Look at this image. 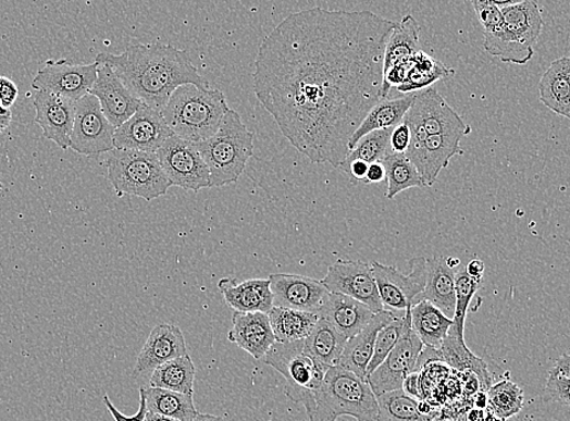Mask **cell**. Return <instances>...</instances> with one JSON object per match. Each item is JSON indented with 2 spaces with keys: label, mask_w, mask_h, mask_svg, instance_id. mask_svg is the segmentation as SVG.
<instances>
[{
  "label": "cell",
  "mask_w": 570,
  "mask_h": 421,
  "mask_svg": "<svg viewBox=\"0 0 570 421\" xmlns=\"http://www.w3.org/2000/svg\"><path fill=\"white\" fill-rule=\"evenodd\" d=\"M397 26L369 10L312 8L261 41L257 98L313 164L340 168L352 135L383 100L385 49Z\"/></svg>",
  "instance_id": "6da1fadb"
},
{
  "label": "cell",
  "mask_w": 570,
  "mask_h": 421,
  "mask_svg": "<svg viewBox=\"0 0 570 421\" xmlns=\"http://www.w3.org/2000/svg\"><path fill=\"white\" fill-rule=\"evenodd\" d=\"M97 62L112 67L136 99L160 112L178 87L194 84L209 89V82L194 65L189 52L162 41L131 46L120 55L101 52Z\"/></svg>",
  "instance_id": "7a4b0ae2"
},
{
  "label": "cell",
  "mask_w": 570,
  "mask_h": 421,
  "mask_svg": "<svg viewBox=\"0 0 570 421\" xmlns=\"http://www.w3.org/2000/svg\"><path fill=\"white\" fill-rule=\"evenodd\" d=\"M228 110L225 94L220 89L186 84L173 92L162 115L174 135L198 144L213 138Z\"/></svg>",
  "instance_id": "3957f363"
},
{
  "label": "cell",
  "mask_w": 570,
  "mask_h": 421,
  "mask_svg": "<svg viewBox=\"0 0 570 421\" xmlns=\"http://www.w3.org/2000/svg\"><path fill=\"white\" fill-rule=\"evenodd\" d=\"M210 173V187L236 184L255 153V133L228 110L213 138L196 144Z\"/></svg>",
  "instance_id": "277c9868"
},
{
  "label": "cell",
  "mask_w": 570,
  "mask_h": 421,
  "mask_svg": "<svg viewBox=\"0 0 570 421\" xmlns=\"http://www.w3.org/2000/svg\"><path fill=\"white\" fill-rule=\"evenodd\" d=\"M314 410L310 421H336L348 416L357 421H377V397L365 379L340 366L326 371L322 386L314 393Z\"/></svg>",
  "instance_id": "5b68a950"
},
{
  "label": "cell",
  "mask_w": 570,
  "mask_h": 421,
  "mask_svg": "<svg viewBox=\"0 0 570 421\" xmlns=\"http://www.w3.org/2000/svg\"><path fill=\"white\" fill-rule=\"evenodd\" d=\"M261 361L285 379V395L292 401L303 405L310 419L315 407L314 393L322 386L330 368L317 362L306 351L305 340L274 343Z\"/></svg>",
  "instance_id": "8992f818"
},
{
  "label": "cell",
  "mask_w": 570,
  "mask_h": 421,
  "mask_svg": "<svg viewBox=\"0 0 570 421\" xmlns=\"http://www.w3.org/2000/svg\"><path fill=\"white\" fill-rule=\"evenodd\" d=\"M115 194L141 197L147 202L172 187L156 153L114 149L106 160Z\"/></svg>",
  "instance_id": "52a82bcc"
},
{
  "label": "cell",
  "mask_w": 570,
  "mask_h": 421,
  "mask_svg": "<svg viewBox=\"0 0 570 421\" xmlns=\"http://www.w3.org/2000/svg\"><path fill=\"white\" fill-rule=\"evenodd\" d=\"M404 123L409 126L411 141H425L431 135L471 133V126L463 122L436 88L430 87L416 92V101Z\"/></svg>",
  "instance_id": "ba28073f"
},
{
  "label": "cell",
  "mask_w": 570,
  "mask_h": 421,
  "mask_svg": "<svg viewBox=\"0 0 570 421\" xmlns=\"http://www.w3.org/2000/svg\"><path fill=\"white\" fill-rule=\"evenodd\" d=\"M422 350L424 344L411 329V308H408L405 314V330L398 343L384 363L367 377L375 396L402 391L406 377L417 372Z\"/></svg>",
  "instance_id": "9c48e42d"
},
{
  "label": "cell",
  "mask_w": 570,
  "mask_h": 421,
  "mask_svg": "<svg viewBox=\"0 0 570 421\" xmlns=\"http://www.w3.org/2000/svg\"><path fill=\"white\" fill-rule=\"evenodd\" d=\"M428 259L419 257L409 261L410 273L405 275L394 267L372 264L380 299L388 311H406L424 293L428 278Z\"/></svg>",
  "instance_id": "30bf717a"
},
{
  "label": "cell",
  "mask_w": 570,
  "mask_h": 421,
  "mask_svg": "<svg viewBox=\"0 0 570 421\" xmlns=\"http://www.w3.org/2000/svg\"><path fill=\"white\" fill-rule=\"evenodd\" d=\"M156 154L172 186L196 194L210 187L209 168L196 144L173 135Z\"/></svg>",
  "instance_id": "8fae6325"
},
{
  "label": "cell",
  "mask_w": 570,
  "mask_h": 421,
  "mask_svg": "<svg viewBox=\"0 0 570 421\" xmlns=\"http://www.w3.org/2000/svg\"><path fill=\"white\" fill-rule=\"evenodd\" d=\"M115 126L104 117L100 102L88 94L76 102L71 149L84 156L110 153L114 150Z\"/></svg>",
  "instance_id": "7c38bea8"
},
{
  "label": "cell",
  "mask_w": 570,
  "mask_h": 421,
  "mask_svg": "<svg viewBox=\"0 0 570 421\" xmlns=\"http://www.w3.org/2000/svg\"><path fill=\"white\" fill-rule=\"evenodd\" d=\"M98 67L97 61L89 65H75L67 59L48 60L32 82V87L77 102L90 92L98 78Z\"/></svg>",
  "instance_id": "4fadbf2b"
},
{
  "label": "cell",
  "mask_w": 570,
  "mask_h": 421,
  "mask_svg": "<svg viewBox=\"0 0 570 421\" xmlns=\"http://www.w3.org/2000/svg\"><path fill=\"white\" fill-rule=\"evenodd\" d=\"M321 282L330 293L361 301L375 314L385 310L379 296L372 264L352 260L336 261L330 265Z\"/></svg>",
  "instance_id": "5bb4252c"
},
{
  "label": "cell",
  "mask_w": 570,
  "mask_h": 421,
  "mask_svg": "<svg viewBox=\"0 0 570 421\" xmlns=\"http://www.w3.org/2000/svg\"><path fill=\"white\" fill-rule=\"evenodd\" d=\"M173 135L162 112L142 102L133 117L115 131L114 149L157 153Z\"/></svg>",
  "instance_id": "9a60e30c"
},
{
  "label": "cell",
  "mask_w": 570,
  "mask_h": 421,
  "mask_svg": "<svg viewBox=\"0 0 570 421\" xmlns=\"http://www.w3.org/2000/svg\"><path fill=\"white\" fill-rule=\"evenodd\" d=\"M273 308L290 309L319 314L330 292L319 280L288 273H274L269 277Z\"/></svg>",
  "instance_id": "2e32d148"
},
{
  "label": "cell",
  "mask_w": 570,
  "mask_h": 421,
  "mask_svg": "<svg viewBox=\"0 0 570 421\" xmlns=\"http://www.w3.org/2000/svg\"><path fill=\"white\" fill-rule=\"evenodd\" d=\"M462 134L431 135L425 141H411L405 153L413 163L426 187L434 186L443 170L449 166L451 158L462 156Z\"/></svg>",
  "instance_id": "e0dca14e"
},
{
  "label": "cell",
  "mask_w": 570,
  "mask_h": 421,
  "mask_svg": "<svg viewBox=\"0 0 570 421\" xmlns=\"http://www.w3.org/2000/svg\"><path fill=\"white\" fill-rule=\"evenodd\" d=\"M89 94L99 100L104 117L115 128L129 121L142 103L106 63H99L98 78Z\"/></svg>",
  "instance_id": "ac0fdd59"
},
{
  "label": "cell",
  "mask_w": 570,
  "mask_h": 421,
  "mask_svg": "<svg viewBox=\"0 0 570 421\" xmlns=\"http://www.w3.org/2000/svg\"><path fill=\"white\" fill-rule=\"evenodd\" d=\"M36 123L44 131L46 139L54 141L60 149L69 150L76 102L46 90L35 95Z\"/></svg>",
  "instance_id": "d6986e66"
},
{
  "label": "cell",
  "mask_w": 570,
  "mask_h": 421,
  "mask_svg": "<svg viewBox=\"0 0 570 421\" xmlns=\"http://www.w3.org/2000/svg\"><path fill=\"white\" fill-rule=\"evenodd\" d=\"M185 355L187 345L182 330L174 324H158L137 357L134 375L152 374L158 367Z\"/></svg>",
  "instance_id": "ffe728a7"
},
{
  "label": "cell",
  "mask_w": 570,
  "mask_h": 421,
  "mask_svg": "<svg viewBox=\"0 0 570 421\" xmlns=\"http://www.w3.org/2000/svg\"><path fill=\"white\" fill-rule=\"evenodd\" d=\"M231 343L261 361L276 343L271 329L269 313L237 312L232 315V329L227 334Z\"/></svg>",
  "instance_id": "44dd1931"
},
{
  "label": "cell",
  "mask_w": 570,
  "mask_h": 421,
  "mask_svg": "<svg viewBox=\"0 0 570 421\" xmlns=\"http://www.w3.org/2000/svg\"><path fill=\"white\" fill-rule=\"evenodd\" d=\"M397 318L395 312L388 310L374 314L363 331L347 340L337 366L367 381V370L372 361L377 334Z\"/></svg>",
  "instance_id": "7402d4cb"
},
{
  "label": "cell",
  "mask_w": 570,
  "mask_h": 421,
  "mask_svg": "<svg viewBox=\"0 0 570 421\" xmlns=\"http://www.w3.org/2000/svg\"><path fill=\"white\" fill-rule=\"evenodd\" d=\"M374 314L363 302L333 293L319 312L320 319L331 323L347 340L363 331Z\"/></svg>",
  "instance_id": "603a6c76"
},
{
  "label": "cell",
  "mask_w": 570,
  "mask_h": 421,
  "mask_svg": "<svg viewBox=\"0 0 570 421\" xmlns=\"http://www.w3.org/2000/svg\"><path fill=\"white\" fill-rule=\"evenodd\" d=\"M218 288L228 307L237 312L269 313L273 309L270 280L255 278L238 283L235 278H223Z\"/></svg>",
  "instance_id": "cb8c5ba5"
},
{
  "label": "cell",
  "mask_w": 570,
  "mask_h": 421,
  "mask_svg": "<svg viewBox=\"0 0 570 421\" xmlns=\"http://www.w3.org/2000/svg\"><path fill=\"white\" fill-rule=\"evenodd\" d=\"M501 12L505 29L511 39L528 50H534L544 26L540 4L534 0L511 2L510 5L501 8Z\"/></svg>",
  "instance_id": "d4e9b609"
},
{
  "label": "cell",
  "mask_w": 570,
  "mask_h": 421,
  "mask_svg": "<svg viewBox=\"0 0 570 421\" xmlns=\"http://www.w3.org/2000/svg\"><path fill=\"white\" fill-rule=\"evenodd\" d=\"M428 278L420 300L435 305L447 318H454L457 307L456 275L458 269L448 265L447 258L437 256L428 260Z\"/></svg>",
  "instance_id": "484cf974"
},
{
  "label": "cell",
  "mask_w": 570,
  "mask_h": 421,
  "mask_svg": "<svg viewBox=\"0 0 570 421\" xmlns=\"http://www.w3.org/2000/svg\"><path fill=\"white\" fill-rule=\"evenodd\" d=\"M416 92L405 94L402 98L383 99L368 113L360 128L352 135L348 150L352 151L358 143L369 133L394 129L404 122L406 114L413 107ZM350 153V152H348Z\"/></svg>",
  "instance_id": "4316f807"
},
{
  "label": "cell",
  "mask_w": 570,
  "mask_h": 421,
  "mask_svg": "<svg viewBox=\"0 0 570 421\" xmlns=\"http://www.w3.org/2000/svg\"><path fill=\"white\" fill-rule=\"evenodd\" d=\"M540 94L548 110L570 120V58L550 63L540 82Z\"/></svg>",
  "instance_id": "83f0119b"
},
{
  "label": "cell",
  "mask_w": 570,
  "mask_h": 421,
  "mask_svg": "<svg viewBox=\"0 0 570 421\" xmlns=\"http://www.w3.org/2000/svg\"><path fill=\"white\" fill-rule=\"evenodd\" d=\"M443 363L461 373L471 372L479 377L481 392L487 393L493 386V376L480 357L473 355L469 349L463 334L449 330L445 343L441 349Z\"/></svg>",
  "instance_id": "f1b7e54d"
},
{
  "label": "cell",
  "mask_w": 570,
  "mask_h": 421,
  "mask_svg": "<svg viewBox=\"0 0 570 421\" xmlns=\"http://www.w3.org/2000/svg\"><path fill=\"white\" fill-rule=\"evenodd\" d=\"M451 325L453 320L426 300H420L411 307V329L421 343L431 349H441Z\"/></svg>",
  "instance_id": "f546056e"
},
{
  "label": "cell",
  "mask_w": 570,
  "mask_h": 421,
  "mask_svg": "<svg viewBox=\"0 0 570 421\" xmlns=\"http://www.w3.org/2000/svg\"><path fill=\"white\" fill-rule=\"evenodd\" d=\"M271 329L276 343L288 344L308 339L320 320L317 313L273 308L269 312Z\"/></svg>",
  "instance_id": "4dcf8cb0"
},
{
  "label": "cell",
  "mask_w": 570,
  "mask_h": 421,
  "mask_svg": "<svg viewBox=\"0 0 570 421\" xmlns=\"http://www.w3.org/2000/svg\"><path fill=\"white\" fill-rule=\"evenodd\" d=\"M347 339L333 325L322 319L317 322L305 349L313 359L326 368L337 366L344 352Z\"/></svg>",
  "instance_id": "1f68e13d"
},
{
  "label": "cell",
  "mask_w": 570,
  "mask_h": 421,
  "mask_svg": "<svg viewBox=\"0 0 570 421\" xmlns=\"http://www.w3.org/2000/svg\"><path fill=\"white\" fill-rule=\"evenodd\" d=\"M196 367L189 355L169 361L151 374L150 386L185 395H194Z\"/></svg>",
  "instance_id": "d6a6232c"
},
{
  "label": "cell",
  "mask_w": 570,
  "mask_h": 421,
  "mask_svg": "<svg viewBox=\"0 0 570 421\" xmlns=\"http://www.w3.org/2000/svg\"><path fill=\"white\" fill-rule=\"evenodd\" d=\"M149 412L178 421H195L198 416L194 395L178 394L158 387H145Z\"/></svg>",
  "instance_id": "836d02e7"
},
{
  "label": "cell",
  "mask_w": 570,
  "mask_h": 421,
  "mask_svg": "<svg viewBox=\"0 0 570 421\" xmlns=\"http://www.w3.org/2000/svg\"><path fill=\"white\" fill-rule=\"evenodd\" d=\"M420 51V25L414 16L406 15L389 36L384 58V73L397 63L413 58Z\"/></svg>",
  "instance_id": "e575fe53"
},
{
  "label": "cell",
  "mask_w": 570,
  "mask_h": 421,
  "mask_svg": "<svg viewBox=\"0 0 570 421\" xmlns=\"http://www.w3.org/2000/svg\"><path fill=\"white\" fill-rule=\"evenodd\" d=\"M454 75H456V71L420 50L411 58L407 79L397 90L404 94L418 92L434 87L436 82L448 79Z\"/></svg>",
  "instance_id": "d590c367"
},
{
  "label": "cell",
  "mask_w": 570,
  "mask_h": 421,
  "mask_svg": "<svg viewBox=\"0 0 570 421\" xmlns=\"http://www.w3.org/2000/svg\"><path fill=\"white\" fill-rule=\"evenodd\" d=\"M382 163L386 170V197L388 199H394L409 188L426 187L416 165L408 160L405 153H389Z\"/></svg>",
  "instance_id": "8d00e7d4"
},
{
  "label": "cell",
  "mask_w": 570,
  "mask_h": 421,
  "mask_svg": "<svg viewBox=\"0 0 570 421\" xmlns=\"http://www.w3.org/2000/svg\"><path fill=\"white\" fill-rule=\"evenodd\" d=\"M418 399L404 391L377 396V421H435L437 418L422 416L418 410Z\"/></svg>",
  "instance_id": "74e56055"
},
{
  "label": "cell",
  "mask_w": 570,
  "mask_h": 421,
  "mask_svg": "<svg viewBox=\"0 0 570 421\" xmlns=\"http://www.w3.org/2000/svg\"><path fill=\"white\" fill-rule=\"evenodd\" d=\"M488 409L501 420H508L519 414L523 408L522 388L511 381L494 384L487 392Z\"/></svg>",
  "instance_id": "f35d334b"
},
{
  "label": "cell",
  "mask_w": 570,
  "mask_h": 421,
  "mask_svg": "<svg viewBox=\"0 0 570 421\" xmlns=\"http://www.w3.org/2000/svg\"><path fill=\"white\" fill-rule=\"evenodd\" d=\"M394 129L369 133L348 153L345 162L358 160L369 165L383 162L389 153H393V150H391V135H393Z\"/></svg>",
  "instance_id": "ab89813d"
},
{
  "label": "cell",
  "mask_w": 570,
  "mask_h": 421,
  "mask_svg": "<svg viewBox=\"0 0 570 421\" xmlns=\"http://www.w3.org/2000/svg\"><path fill=\"white\" fill-rule=\"evenodd\" d=\"M481 282L469 276L466 267H460L456 275L457 307L454 313L451 330L463 334L466 332L467 315L474 294L478 293Z\"/></svg>",
  "instance_id": "60d3db41"
},
{
  "label": "cell",
  "mask_w": 570,
  "mask_h": 421,
  "mask_svg": "<svg viewBox=\"0 0 570 421\" xmlns=\"http://www.w3.org/2000/svg\"><path fill=\"white\" fill-rule=\"evenodd\" d=\"M405 314L386 325L385 329L379 332L375 342L374 354L371 363L368 366L367 377L371 375L380 364H383L387 356L393 351L398 343L400 335L405 330Z\"/></svg>",
  "instance_id": "b9f144b4"
},
{
  "label": "cell",
  "mask_w": 570,
  "mask_h": 421,
  "mask_svg": "<svg viewBox=\"0 0 570 421\" xmlns=\"http://www.w3.org/2000/svg\"><path fill=\"white\" fill-rule=\"evenodd\" d=\"M472 7L476 12L480 24L483 27V34H491L504 26V15L501 9L496 2H482V0H473Z\"/></svg>",
  "instance_id": "7bdbcfd3"
},
{
  "label": "cell",
  "mask_w": 570,
  "mask_h": 421,
  "mask_svg": "<svg viewBox=\"0 0 570 421\" xmlns=\"http://www.w3.org/2000/svg\"><path fill=\"white\" fill-rule=\"evenodd\" d=\"M546 393L552 401L570 407V379L548 372Z\"/></svg>",
  "instance_id": "ee69618b"
},
{
  "label": "cell",
  "mask_w": 570,
  "mask_h": 421,
  "mask_svg": "<svg viewBox=\"0 0 570 421\" xmlns=\"http://www.w3.org/2000/svg\"><path fill=\"white\" fill-rule=\"evenodd\" d=\"M103 404L106 408L109 409V412L112 414L114 421H146V416L147 413H149V409H147L145 387L140 388L139 410H137V413L132 417H126L122 414L120 410L115 408L113 404L110 401V397L108 395L103 397Z\"/></svg>",
  "instance_id": "f6af8a7d"
},
{
  "label": "cell",
  "mask_w": 570,
  "mask_h": 421,
  "mask_svg": "<svg viewBox=\"0 0 570 421\" xmlns=\"http://www.w3.org/2000/svg\"><path fill=\"white\" fill-rule=\"evenodd\" d=\"M411 143L409 126L404 122L396 126L391 135V150L395 153H406Z\"/></svg>",
  "instance_id": "bcb514c9"
},
{
  "label": "cell",
  "mask_w": 570,
  "mask_h": 421,
  "mask_svg": "<svg viewBox=\"0 0 570 421\" xmlns=\"http://www.w3.org/2000/svg\"><path fill=\"white\" fill-rule=\"evenodd\" d=\"M18 97L16 84L7 77H0V104L7 110L13 107Z\"/></svg>",
  "instance_id": "7dc6e473"
},
{
  "label": "cell",
  "mask_w": 570,
  "mask_h": 421,
  "mask_svg": "<svg viewBox=\"0 0 570 421\" xmlns=\"http://www.w3.org/2000/svg\"><path fill=\"white\" fill-rule=\"evenodd\" d=\"M369 164L363 161L344 162L340 170L350 175L357 182H365Z\"/></svg>",
  "instance_id": "c3c4849f"
},
{
  "label": "cell",
  "mask_w": 570,
  "mask_h": 421,
  "mask_svg": "<svg viewBox=\"0 0 570 421\" xmlns=\"http://www.w3.org/2000/svg\"><path fill=\"white\" fill-rule=\"evenodd\" d=\"M386 181V170L382 162H376L368 168L365 184H379Z\"/></svg>",
  "instance_id": "681fc988"
},
{
  "label": "cell",
  "mask_w": 570,
  "mask_h": 421,
  "mask_svg": "<svg viewBox=\"0 0 570 421\" xmlns=\"http://www.w3.org/2000/svg\"><path fill=\"white\" fill-rule=\"evenodd\" d=\"M402 391L410 397H413L420 401L421 399V393H420V373H411L406 377V381L404 383Z\"/></svg>",
  "instance_id": "f907efd6"
},
{
  "label": "cell",
  "mask_w": 570,
  "mask_h": 421,
  "mask_svg": "<svg viewBox=\"0 0 570 421\" xmlns=\"http://www.w3.org/2000/svg\"><path fill=\"white\" fill-rule=\"evenodd\" d=\"M550 373L562 375L570 379V355L565 354L555 362Z\"/></svg>",
  "instance_id": "816d5d0a"
},
{
  "label": "cell",
  "mask_w": 570,
  "mask_h": 421,
  "mask_svg": "<svg viewBox=\"0 0 570 421\" xmlns=\"http://www.w3.org/2000/svg\"><path fill=\"white\" fill-rule=\"evenodd\" d=\"M469 276L473 280L482 282L484 275V262L480 259H473L469 262V265L466 267Z\"/></svg>",
  "instance_id": "f5cc1de1"
},
{
  "label": "cell",
  "mask_w": 570,
  "mask_h": 421,
  "mask_svg": "<svg viewBox=\"0 0 570 421\" xmlns=\"http://www.w3.org/2000/svg\"><path fill=\"white\" fill-rule=\"evenodd\" d=\"M12 120V111L4 109L2 104H0V134H3L9 128Z\"/></svg>",
  "instance_id": "db71d44e"
},
{
  "label": "cell",
  "mask_w": 570,
  "mask_h": 421,
  "mask_svg": "<svg viewBox=\"0 0 570 421\" xmlns=\"http://www.w3.org/2000/svg\"><path fill=\"white\" fill-rule=\"evenodd\" d=\"M472 406L478 409L488 408L487 393L480 392L472 397Z\"/></svg>",
  "instance_id": "11a10c76"
},
{
  "label": "cell",
  "mask_w": 570,
  "mask_h": 421,
  "mask_svg": "<svg viewBox=\"0 0 570 421\" xmlns=\"http://www.w3.org/2000/svg\"><path fill=\"white\" fill-rule=\"evenodd\" d=\"M484 414L485 412L483 409L472 408L471 410H469L467 420L468 421H483Z\"/></svg>",
  "instance_id": "9f6ffc18"
},
{
  "label": "cell",
  "mask_w": 570,
  "mask_h": 421,
  "mask_svg": "<svg viewBox=\"0 0 570 421\" xmlns=\"http://www.w3.org/2000/svg\"><path fill=\"white\" fill-rule=\"evenodd\" d=\"M146 421H178V420L149 412L146 416Z\"/></svg>",
  "instance_id": "6f0895ef"
},
{
  "label": "cell",
  "mask_w": 570,
  "mask_h": 421,
  "mask_svg": "<svg viewBox=\"0 0 570 421\" xmlns=\"http://www.w3.org/2000/svg\"><path fill=\"white\" fill-rule=\"evenodd\" d=\"M195 421H226L223 417H215L210 414H200L198 413Z\"/></svg>",
  "instance_id": "680465c9"
},
{
  "label": "cell",
  "mask_w": 570,
  "mask_h": 421,
  "mask_svg": "<svg viewBox=\"0 0 570 421\" xmlns=\"http://www.w3.org/2000/svg\"><path fill=\"white\" fill-rule=\"evenodd\" d=\"M435 421H459V420L457 419L456 420H443V419L437 418Z\"/></svg>",
  "instance_id": "91938a15"
},
{
  "label": "cell",
  "mask_w": 570,
  "mask_h": 421,
  "mask_svg": "<svg viewBox=\"0 0 570 421\" xmlns=\"http://www.w3.org/2000/svg\"><path fill=\"white\" fill-rule=\"evenodd\" d=\"M3 189H4V187H3V184H2V183H0V193H2V191H3Z\"/></svg>",
  "instance_id": "94428289"
}]
</instances>
